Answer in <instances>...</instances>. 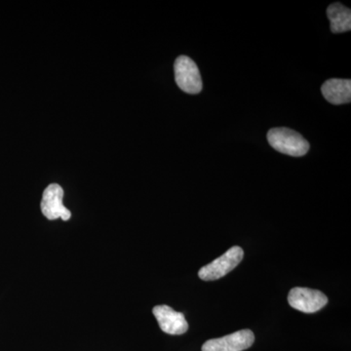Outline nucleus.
Wrapping results in <instances>:
<instances>
[{
    "label": "nucleus",
    "instance_id": "nucleus-7",
    "mask_svg": "<svg viewBox=\"0 0 351 351\" xmlns=\"http://www.w3.org/2000/svg\"><path fill=\"white\" fill-rule=\"evenodd\" d=\"M159 327L168 335H182L189 330L188 321L184 314L168 306H157L152 309Z\"/></svg>",
    "mask_w": 351,
    "mask_h": 351
},
{
    "label": "nucleus",
    "instance_id": "nucleus-8",
    "mask_svg": "<svg viewBox=\"0 0 351 351\" xmlns=\"http://www.w3.org/2000/svg\"><path fill=\"white\" fill-rule=\"evenodd\" d=\"M321 92L324 98L332 105L350 103L351 82L350 80L332 78L323 83Z\"/></svg>",
    "mask_w": 351,
    "mask_h": 351
},
{
    "label": "nucleus",
    "instance_id": "nucleus-5",
    "mask_svg": "<svg viewBox=\"0 0 351 351\" xmlns=\"http://www.w3.org/2000/svg\"><path fill=\"white\" fill-rule=\"evenodd\" d=\"M254 341V332L245 329L223 338L209 339L202 346V351H243L251 348Z\"/></svg>",
    "mask_w": 351,
    "mask_h": 351
},
{
    "label": "nucleus",
    "instance_id": "nucleus-6",
    "mask_svg": "<svg viewBox=\"0 0 351 351\" xmlns=\"http://www.w3.org/2000/svg\"><path fill=\"white\" fill-rule=\"evenodd\" d=\"M64 189L57 184H51L44 191L41 200V211L51 221L61 218L69 221L71 213L63 204Z\"/></svg>",
    "mask_w": 351,
    "mask_h": 351
},
{
    "label": "nucleus",
    "instance_id": "nucleus-9",
    "mask_svg": "<svg viewBox=\"0 0 351 351\" xmlns=\"http://www.w3.org/2000/svg\"><path fill=\"white\" fill-rule=\"evenodd\" d=\"M327 16L331 23L332 34H343L351 29V10L336 2L328 7Z\"/></svg>",
    "mask_w": 351,
    "mask_h": 351
},
{
    "label": "nucleus",
    "instance_id": "nucleus-4",
    "mask_svg": "<svg viewBox=\"0 0 351 351\" xmlns=\"http://www.w3.org/2000/svg\"><path fill=\"white\" fill-rule=\"evenodd\" d=\"M288 302L297 311L304 313H314L326 306L328 298L321 291L295 287L289 293Z\"/></svg>",
    "mask_w": 351,
    "mask_h": 351
},
{
    "label": "nucleus",
    "instance_id": "nucleus-1",
    "mask_svg": "<svg viewBox=\"0 0 351 351\" xmlns=\"http://www.w3.org/2000/svg\"><path fill=\"white\" fill-rule=\"evenodd\" d=\"M267 141L276 151L287 156H304L309 151V144L306 138L298 132L285 127L270 129Z\"/></svg>",
    "mask_w": 351,
    "mask_h": 351
},
{
    "label": "nucleus",
    "instance_id": "nucleus-2",
    "mask_svg": "<svg viewBox=\"0 0 351 351\" xmlns=\"http://www.w3.org/2000/svg\"><path fill=\"white\" fill-rule=\"evenodd\" d=\"M243 249L239 246H233L221 257L201 267L198 276L204 281L218 280L234 269L243 260Z\"/></svg>",
    "mask_w": 351,
    "mask_h": 351
},
{
    "label": "nucleus",
    "instance_id": "nucleus-3",
    "mask_svg": "<svg viewBox=\"0 0 351 351\" xmlns=\"http://www.w3.org/2000/svg\"><path fill=\"white\" fill-rule=\"evenodd\" d=\"M175 80L182 91L188 94H198L202 90L199 69L193 60L188 56H180L176 59Z\"/></svg>",
    "mask_w": 351,
    "mask_h": 351
}]
</instances>
